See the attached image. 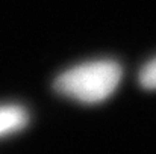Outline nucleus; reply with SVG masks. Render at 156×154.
Returning a JSON list of instances; mask_svg holds the SVG:
<instances>
[{
	"mask_svg": "<svg viewBox=\"0 0 156 154\" xmlns=\"http://www.w3.org/2000/svg\"><path fill=\"white\" fill-rule=\"evenodd\" d=\"M121 74V67L115 60H93L64 71L55 80V89L68 98L96 104L114 94Z\"/></svg>",
	"mask_w": 156,
	"mask_h": 154,
	"instance_id": "nucleus-1",
	"label": "nucleus"
},
{
	"mask_svg": "<svg viewBox=\"0 0 156 154\" xmlns=\"http://www.w3.org/2000/svg\"><path fill=\"white\" fill-rule=\"evenodd\" d=\"M27 112L20 106H0V136L26 127Z\"/></svg>",
	"mask_w": 156,
	"mask_h": 154,
	"instance_id": "nucleus-2",
	"label": "nucleus"
},
{
	"mask_svg": "<svg viewBox=\"0 0 156 154\" xmlns=\"http://www.w3.org/2000/svg\"><path fill=\"white\" fill-rule=\"evenodd\" d=\"M140 83L146 89H156V57L143 67L140 73Z\"/></svg>",
	"mask_w": 156,
	"mask_h": 154,
	"instance_id": "nucleus-3",
	"label": "nucleus"
}]
</instances>
